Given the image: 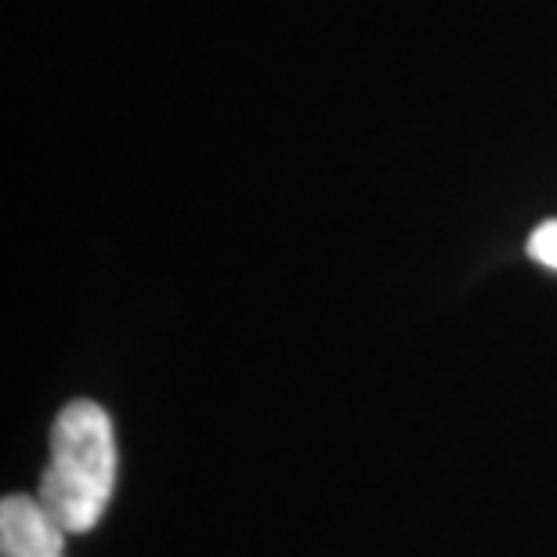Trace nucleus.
<instances>
[{"label":"nucleus","mask_w":557,"mask_h":557,"mask_svg":"<svg viewBox=\"0 0 557 557\" xmlns=\"http://www.w3.org/2000/svg\"><path fill=\"white\" fill-rule=\"evenodd\" d=\"M116 488V434L98 403L76 398L54 417L51 453L40 478V504L65 536L91 532Z\"/></svg>","instance_id":"1"},{"label":"nucleus","mask_w":557,"mask_h":557,"mask_svg":"<svg viewBox=\"0 0 557 557\" xmlns=\"http://www.w3.org/2000/svg\"><path fill=\"white\" fill-rule=\"evenodd\" d=\"M65 532L40 504V496H4L0 504V554L4 557H62Z\"/></svg>","instance_id":"2"},{"label":"nucleus","mask_w":557,"mask_h":557,"mask_svg":"<svg viewBox=\"0 0 557 557\" xmlns=\"http://www.w3.org/2000/svg\"><path fill=\"white\" fill-rule=\"evenodd\" d=\"M529 253L543 264V269H554L557 272V218L554 221H543V225L532 232Z\"/></svg>","instance_id":"3"}]
</instances>
